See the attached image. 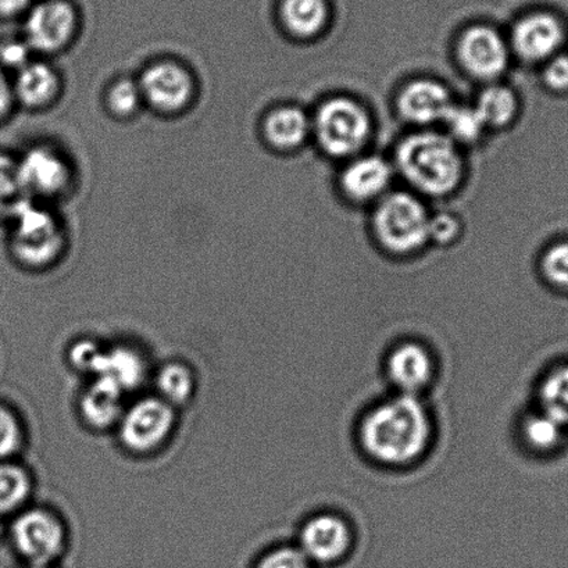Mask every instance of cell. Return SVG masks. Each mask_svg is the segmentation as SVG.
Returning <instances> with one entry per match:
<instances>
[{
  "instance_id": "7a4b0ae2",
  "label": "cell",
  "mask_w": 568,
  "mask_h": 568,
  "mask_svg": "<svg viewBox=\"0 0 568 568\" xmlns=\"http://www.w3.org/2000/svg\"><path fill=\"white\" fill-rule=\"evenodd\" d=\"M400 174L429 196L450 194L462 180L463 162L454 140L435 132L405 138L396 151Z\"/></svg>"
},
{
  "instance_id": "f1b7e54d",
  "label": "cell",
  "mask_w": 568,
  "mask_h": 568,
  "mask_svg": "<svg viewBox=\"0 0 568 568\" xmlns=\"http://www.w3.org/2000/svg\"><path fill=\"white\" fill-rule=\"evenodd\" d=\"M106 102L110 112L119 118H129L136 113L143 103L140 84L129 79L115 81L109 88Z\"/></svg>"
},
{
  "instance_id": "44dd1931",
  "label": "cell",
  "mask_w": 568,
  "mask_h": 568,
  "mask_svg": "<svg viewBox=\"0 0 568 568\" xmlns=\"http://www.w3.org/2000/svg\"><path fill=\"white\" fill-rule=\"evenodd\" d=\"M121 395H123V390L118 385L108 379L98 378L82 399V413H84L87 422L98 428L113 424L120 416Z\"/></svg>"
},
{
  "instance_id": "277c9868",
  "label": "cell",
  "mask_w": 568,
  "mask_h": 568,
  "mask_svg": "<svg viewBox=\"0 0 568 568\" xmlns=\"http://www.w3.org/2000/svg\"><path fill=\"white\" fill-rule=\"evenodd\" d=\"M312 130L323 151L345 158L366 145L372 123L361 104L349 98H333L318 108Z\"/></svg>"
},
{
  "instance_id": "e575fe53",
  "label": "cell",
  "mask_w": 568,
  "mask_h": 568,
  "mask_svg": "<svg viewBox=\"0 0 568 568\" xmlns=\"http://www.w3.org/2000/svg\"><path fill=\"white\" fill-rule=\"evenodd\" d=\"M31 52L26 41L4 42L0 45V63L19 71L31 62Z\"/></svg>"
},
{
  "instance_id": "d6a6232c",
  "label": "cell",
  "mask_w": 568,
  "mask_h": 568,
  "mask_svg": "<svg viewBox=\"0 0 568 568\" xmlns=\"http://www.w3.org/2000/svg\"><path fill=\"white\" fill-rule=\"evenodd\" d=\"M460 224L455 216L448 213H439L429 217L428 236L437 244H450L459 235Z\"/></svg>"
},
{
  "instance_id": "4316f807",
  "label": "cell",
  "mask_w": 568,
  "mask_h": 568,
  "mask_svg": "<svg viewBox=\"0 0 568 568\" xmlns=\"http://www.w3.org/2000/svg\"><path fill=\"white\" fill-rule=\"evenodd\" d=\"M30 481L18 466L0 465V513L16 509L29 495Z\"/></svg>"
},
{
  "instance_id": "4fadbf2b",
  "label": "cell",
  "mask_w": 568,
  "mask_h": 568,
  "mask_svg": "<svg viewBox=\"0 0 568 568\" xmlns=\"http://www.w3.org/2000/svg\"><path fill=\"white\" fill-rule=\"evenodd\" d=\"M352 534L347 524L334 515L311 518L302 528L301 550L308 560L333 562L349 550Z\"/></svg>"
},
{
  "instance_id": "1f68e13d",
  "label": "cell",
  "mask_w": 568,
  "mask_h": 568,
  "mask_svg": "<svg viewBox=\"0 0 568 568\" xmlns=\"http://www.w3.org/2000/svg\"><path fill=\"white\" fill-rule=\"evenodd\" d=\"M257 568H311V560L301 549L281 548L264 557Z\"/></svg>"
},
{
  "instance_id": "74e56055",
  "label": "cell",
  "mask_w": 568,
  "mask_h": 568,
  "mask_svg": "<svg viewBox=\"0 0 568 568\" xmlns=\"http://www.w3.org/2000/svg\"><path fill=\"white\" fill-rule=\"evenodd\" d=\"M31 0H0V18H14L26 12Z\"/></svg>"
},
{
  "instance_id": "4dcf8cb0",
  "label": "cell",
  "mask_w": 568,
  "mask_h": 568,
  "mask_svg": "<svg viewBox=\"0 0 568 568\" xmlns=\"http://www.w3.org/2000/svg\"><path fill=\"white\" fill-rule=\"evenodd\" d=\"M545 85L551 91L568 92V54L557 53L544 68Z\"/></svg>"
},
{
  "instance_id": "ac0fdd59",
  "label": "cell",
  "mask_w": 568,
  "mask_h": 568,
  "mask_svg": "<svg viewBox=\"0 0 568 568\" xmlns=\"http://www.w3.org/2000/svg\"><path fill=\"white\" fill-rule=\"evenodd\" d=\"M263 130L273 146L286 151L306 141L312 131V121L302 109L284 106L268 113Z\"/></svg>"
},
{
  "instance_id": "ffe728a7",
  "label": "cell",
  "mask_w": 568,
  "mask_h": 568,
  "mask_svg": "<svg viewBox=\"0 0 568 568\" xmlns=\"http://www.w3.org/2000/svg\"><path fill=\"white\" fill-rule=\"evenodd\" d=\"M281 19L292 34L308 38L318 34L327 23L325 0H283Z\"/></svg>"
},
{
  "instance_id": "2e32d148",
  "label": "cell",
  "mask_w": 568,
  "mask_h": 568,
  "mask_svg": "<svg viewBox=\"0 0 568 568\" xmlns=\"http://www.w3.org/2000/svg\"><path fill=\"white\" fill-rule=\"evenodd\" d=\"M393 181V169L384 159L368 156L355 160L342 173L341 184L352 200L366 202L384 195Z\"/></svg>"
},
{
  "instance_id": "83f0119b",
  "label": "cell",
  "mask_w": 568,
  "mask_h": 568,
  "mask_svg": "<svg viewBox=\"0 0 568 568\" xmlns=\"http://www.w3.org/2000/svg\"><path fill=\"white\" fill-rule=\"evenodd\" d=\"M446 125L454 140L463 143H473L481 138L485 124L476 108L455 106L452 108Z\"/></svg>"
},
{
  "instance_id": "9c48e42d",
  "label": "cell",
  "mask_w": 568,
  "mask_h": 568,
  "mask_svg": "<svg viewBox=\"0 0 568 568\" xmlns=\"http://www.w3.org/2000/svg\"><path fill=\"white\" fill-rule=\"evenodd\" d=\"M459 59L476 79L494 80L504 74L509 64V48L490 27H471L460 38Z\"/></svg>"
},
{
  "instance_id": "5bb4252c",
  "label": "cell",
  "mask_w": 568,
  "mask_h": 568,
  "mask_svg": "<svg viewBox=\"0 0 568 568\" xmlns=\"http://www.w3.org/2000/svg\"><path fill=\"white\" fill-rule=\"evenodd\" d=\"M454 108L448 90L432 80L410 82L400 92L398 109L409 123L427 125L445 121Z\"/></svg>"
},
{
  "instance_id": "8992f818",
  "label": "cell",
  "mask_w": 568,
  "mask_h": 568,
  "mask_svg": "<svg viewBox=\"0 0 568 568\" xmlns=\"http://www.w3.org/2000/svg\"><path fill=\"white\" fill-rule=\"evenodd\" d=\"M79 30V14L68 0H42L26 20V42L31 51L53 53L68 47Z\"/></svg>"
},
{
  "instance_id": "d6986e66",
  "label": "cell",
  "mask_w": 568,
  "mask_h": 568,
  "mask_svg": "<svg viewBox=\"0 0 568 568\" xmlns=\"http://www.w3.org/2000/svg\"><path fill=\"white\" fill-rule=\"evenodd\" d=\"M92 373H95L98 378L118 385L124 393L125 389L134 388L141 383L143 364L134 352L119 347L109 353L101 352Z\"/></svg>"
},
{
  "instance_id": "f546056e",
  "label": "cell",
  "mask_w": 568,
  "mask_h": 568,
  "mask_svg": "<svg viewBox=\"0 0 568 568\" xmlns=\"http://www.w3.org/2000/svg\"><path fill=\"white\" fill-rule=\"evenodd\" d=\"M540 270L550 285L568 291V241L557 242L545 252Z\"/></svg>"
},
{
  "instance_id": "d4e9b609",
  "label": "cell",
  "mask_w": 568,
  "mask_h": 568,
  "mask_svg": "<svg viewBox=\"0 0 568 568\" xmlns=\"http://www.w3.org/2000/svg\"><path fill=\"white\" fill-rule=\"evenodd\" d=\"M565 427L546 413L529 416L523 424L524 440L538 452L555 449L561 443Z\"/></svg>"
},
{
  "instance_id": "30bf717a",
  "label": "cell",
  "mask_w": 568,
  "mask_h": 568,
  "mask_svg": "<svg viewBox=\"0 0 568 568\" xmlns=\"http://www.w3.org/2000/svg\"><path fill=\"white\" fill-rule=\"evenodd\" d=\"M173 422L174 413L168 402L143 399L126 413L121 424V439L132 450L154 449L168 437Z\"/></svg>"
},
{
  "instance_id": "9a60e30c",
  "label": "cell",
  "mask_w": 568,
  "mask_h": 568,
  "mask_svg": "<svg viewBox=\"0 0 568 568\" xmlns=\"http://www.w3.org/2000/svg\"><path fill=\"white\" fill-rule=\"evenodd\" d=\"M434 372L432 353L420 344L399 345L388 358L389 379L404 395L417 396L433 382Z\"/></svg>"
},
{
  "instance_id": "d590c367",
  "label": "cell",
  "mask_w": 568,
  "mask_h": 568,
  "mask_svg": "<svg viewBox=\"0 0 568 568\" xmlns=\"http://www.w3.org/2000/svg\"><path fill=\"white\" fill-rule=\"evenodd\" d=\"M99 355H101V351L95 345L90 344V342H81L71 351V362L75 364L77 368L92 372Z\"/></svg>"
},
{
  "instance_id": "836d02e7",
  "label": "cell",
  "mask_w": 568,
  "mask_h": 568,
  "mask_svg": "<svg viewBox=\"0 0 568 568\" xmlns=\"http://www.w3.org/2000/svg\"><path fill=\"white\" fill-rule=\"evenodd\" d=\"M20 444V428L16 418L0 407V457L12 455Z\"/></svg>"
},
{
  "instance_id": "7c38bea8",
  "label": "cell",
  "mask_w": 568,
  "mask_h": 568,
  "mask_svg": "<svg viewBox=\"0 0 568 568\" xmlns=\"http://www.w3.org/2000/svg\"><path fill=\"white\" fill-rule=\"evenodd\" d=\"M513 48L527 62H548L560 53L566 31L559 20L549 13H532L518 21L513 30Z\"/></svg>"
},
{
  "instance_id": "ab89813d",
  "label": "cell",
  "mask_w": 568,
  "mask_h": 568,
  "mask_svg": "<svg viewBox=\"0 0 568 568\" xmlns=\"http://www.w3.org/2000/svg\"><path fill=\"white\" fill-rule=\"evenodd\" d=\"M0 534H2V524H0Z\"/></svg>"
},
{
  "instance_id": "8d00e7d4",
  "label": "cell",
  "mask_w": 568,
  "mask_h": 568,
  "mask_svg": "<svg viewBox=\"0 0 568 568\" xmlns=\"http://www.w3.org/2000/svg\"><path fill=\"white\" fill-rule=\"evenodd\" d=\"M14 101L13 85L8 77L0 71V119L9 112Z\"/></svg>"
},
{
  "instance_id": "5b68a950",
  "label": "cell",
  "mask_w": 568,
  "mask_h": 568,
  "mask_svg": "<svg viewBox=\"0 0 568 568\" xmlns=\"http://www.w3.org/2000/svg\"><path fill=\"white\" fill-rule=\"evenodd\" d=\"M12 220V250L20 262L42 267L62 253L64 231L48 209L29 200L20 206Z\"/></svg>"
},
{
  "instance_id": "3957f363",
  "label": "cell",
  "mask_w": 568,
  "mask_h": 568,
  "mask_svg": "<svg viewBox=\"0 0 568 568\" xmlns=\"http://www.w3.org/2000/svg\"><path fill=\"white\" fill-rule=\"evenodd\" d=\"M429 216L415 196L396 192L385 196L374 213L377 239L389 252L412 253L429 241Z\"/></svg>"
},
{
  "instance_id": "ba28073f",
  "label": "cell",
  "mask_w": 568,
  "mask_h": 568,
  "mask_svg": "<svg viewBox=\"0 0 568 568\" xmlns=\"http://www.w3.org/2000/svg\"><path fill=\"white\" fill-rule=\"evenodd\" d=\"M18 164L21 182L30 200L58 197L68 191L73 179L68 160L51 146L31 148L18 160Z\"/></svg>"
},
{
  "instance_id": "7402d4cb",
  "label": "cell",
  "mask_w": 568,
  "mask_h": 568,
  "mask_svg": "<svg viewBox=\"0 0 568 568\" xmlns=\"http://www.w3.org/2000/svg\"><path fill=\"white\" fill-rule=\"evenodd\" d=\"M477 112L485 126H505L517 113V99L509 88L490 85L479 95Z\"/></svg>"
},
{
  "instance_id": "e0dca14e",
  "label": "cell",
  "mask_w": 568,
  "mask_h": 568,
  "mask_svg": "<svg viewBox=\"0 0 568 568\" xmlns=\"http://www.w3.org/2000/svg\"><path fill=\"white\" fill-rule=\"evenodd\" d=\"M13 85L14 99H19L27 108L41 109L57 99L60 80L51 65L42 62H30L18 71Z\"/></svg>"
},
{
  "instance_id": "603a6c76",
  "label": "cell",
  "mask_w": 568,
  "mask_h": 568,
  "mask_svg": "<svg viewBox=\"0 0 568 568\" xmlns=\"http://www.w3.org/2000/svg\"><path fill=\"white\" fill-rule=\"evenodd\" d=\"M540 406L542 412L562 427H568V364L549 373L540 384Z\"/></svg>"
},
{
  "instance_id": "6da1fadb",
  "label": "cell",
  "mask_w": 568,
  "mask_h": 568,
  "mask_svg": "<svg viewBox=\"0 0 568 568\" xmlns=\"http://www.w3.org/2000/svg\"><path fill=\"white\" fill-rule=\"evenodd\" d=\"M432 422L417 396L400 394L375 407L364 418L361 440L372 459L387 466L409 465L424 454Z\"/></svg>"
},
{
  "instance_id": "52a82bcc",
  "label": "cell",
  "mask_w": 568,
  "mask_h": 568,
  "mask_svg": "<svg viewBox=\"0 0 568 568\" xmlns=\"http://www.w3.org/2000/svg\"><path fill=\"white\" fill-rule=\"evenodd\" d=\"M143 103L158 112L179 113L194 98V79L184 65L163 60L149 65L138 80Z\"/></svg>"
},
{
  "instance_id": "f35d334b",
  "label": "cell",
  "mask_w": 568,
  "mask_h": 568,
  "mask_svg": "<svg viewBox=\"0 0 568 568\" xmlns=\"http://www.w3.org/2000/svg\"><path fill=\"white\" fill-rule=\"evenodd\" d=\"M29 568H48L45 565H32Z\"/></svg>"
},
{
  "instance_id": "cb8c5ba5",
  "label": "cell",
  "mask_w": 568,
  "mask_h": 568,
  "mask_svg": "<svg viewBox=\"0 0 568 568\" xmlns=\"http://www.w3.org/2000/svg\"><path fill=\"white\" fill-rule=\"evenodd\" d=\"M29 200L20 179L18 160L0 154V217L12 219Z\"/></svg>"
},
{
  "instance_id": "484cf974",
  "label": "cell",
  "mask_w": 568,
  "mask_h": 568,
  "mask_svg": "<svg viewBox=\"0 0 568 568\" xmlns=\"http://www.w3.org/2000/svg\"><path fill=\"white\" fill-rule=\"evenodd\" d=\"M158 387L165 402L184 404L194 389V379H192L190 369L182 364H168L160 369Z\"/></svg>"
},
{
  "instance_id": "8fae6325",
  "label": "cell",
  "mask_w": 568,
  "mask_h": 568,
  "mask_svg": "<svg viewBox=\"0 0 568 568\" xmlns=\"http://www.w3.org/2000/svg\"><path fill=\"white\" fill-rule=\"evenodd\" d=\"M16 546L32 565H47L62 551L63 528L57 518L42 510H31L18 518L13 527Z\"/></svg>"
}]
</instances>
